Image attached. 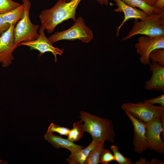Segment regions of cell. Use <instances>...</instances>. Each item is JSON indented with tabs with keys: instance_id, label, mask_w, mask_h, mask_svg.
<instances>
[{
	"instance_id": "1",
	"label": "cell",
	"mask_w": 164,
	"mask_h": 164,
	"mask_svg": "<svg viewBox=\"0 0 164 164\" xmlns=\"http://www.w3.org/2000/svg\"><path fill=\"white\" fill-rule=\"evenodd\" d=\"M82 0H58L49 9L42 11L39 16L41 26L48 33L53 32L56 27L63 21L70 19L74 22L76 19V9Z\"/></svg>"
},
{
	"instance_id": "2",
	"label": "cell",
	"mask_w": 164,
	"mask_h": 164,
	"mask_svg": "<svg viewBox=\"0 0 164 164\" xmlns=\"http://www.w3.org/2000/svg\"><path fill=\"white\" fill-rule=\"evenodd\" d=\"M80 114V121L84 122L81 124L82 129L89 133L93 139L104 142H114L116 134L111 121L83 111Z\"/></svg>"
},
{
	"instance_id": "3",
	"label": "cell",
	"mask_w": 164,
	"mask_h": 164,
	"mask_svg": "<svg viewBox=\"0 0 164 164\" xmlns=\"http://www.w3.org/2000/svg\"><path fill=\"white\" fill-rule=\"evenodd\" d=\"M138 21L135 19L132 29L121 40L141 34L149 36L164 35V10L148 15Z\"/></svg>"
},
{
	"instance_id": "4",
	"label": "cell",
	"mask_w": 164,
	"mask_h": 164,
	"mask_svg": "<svg viewBox=\"0 0 164 164\" xmlns=\"http://www.w3.org/2000/svg\"><path fill=\"white\" fill-rule=\"evenodd\" d=\"M48 39L52 44L64 40H78L88 43L93 39V34L91 30L86 25L84 19L80 16L76 19L74 25L69 29L55 32Z\"/></svg>"
},
{
	"instance_id": "5",
	"label": "cell",
	"mask_w": 164,
	"mask_h": 164,
	"mask_svg": "<svg viewBox=\"0 0 164 164\" xmlns=\"http://www.w3.org/2000/svg\"><path fill=\"white\" fill-rule=\"evenodd\" d=\"M22 1L24 7V13L13 30L15 44L18 46L22 42L35 40L39 36L38 30L39 26L33 24L29 19L31 2L29 0H22Z\"/></svg>"
},
{
	"instance_id": "6",
	"label": "cell",
	"mask_w": 164,
	"mask_h": 164,
	"mask_svg": "<svg viewBox=\"0 0 164 164\" xmlns=\"http://www.w3.org/2000/svg\"><path fill=\"white\" fill-rule=\"evenodd\" d=\"M121 108L145 123L157 117H164V106L155 105L144 101L124 103L121 105Z\"/></svg>"
},
{
	"instance_id": "7",
	"label": "cell",
	"mask_w": 164,
	"mask_h": 164,
	"mask_svg": "<svg viewBox=\"0 0 164 164\" xmlns=\"http://www.w3.org/2000/svg\"><path fill=\"white\" fill-rule=\"evenodd\" d=\"M137 53L140 56L141 63L149 65L150 53L154 50L164 49V35L157 36H142L138 39L135 45Z\"/></svg>"
},
{
	"instance_id": "8",
	"label": "cell",
	"mask_w": 164,
	"mask_h": 164,
	"mask_svg": "<svg viewBox=\"0 0 164 164\" xmlns=\"http://www.w3.org/2000/svg\"><path fill=\"white\" fill-rule=\"evenodd\" d=\"M146 125V137L149 149L162 154L164 153V143L161 135L164 138V125L161 118L157 117L145 123Z\"/></svg>"
},
{
	"instance_id": "9",
	"label": "cell",
	"mask_w": 164,
	"mask_h": 164,
	"mask_svg": "<svg viewBox=\"0 0 164 164\" xmlns=\"http://www.w3.org/2000/svg\"><path fill=\"white\" fill-rule=\"evenodd\" d=\"M15 25H11L9 29L0 37V63L4 68L12 63L14 59L13 52L18 46L15 44L13 33Z\"/></svg>"
},
{
	"instance_id": "10",
	"label": "cell",
	"mask_w": 164,
	"mask_h": 164,
	"mask_svg": "<svg viewBox=\"0 0 164 164\" xmlns=\"http://www.w3.org/2000/svg\"><path fill=\"white\" fill-rule=\"evenodd\" d=\"M45 29L41 26L39 29V36L38 38L33 40L22 42L19 43L18 46H25L29 47L31 50H38L39 54V56L47 52L51 53L54 57V61H57V55L61 56L63 53L64 49H60L58 47L53 46L46 36Z\"/></svg>"
},
{
	"instance_id": "11",
	"label": "cell",
	"mask_w": 164,
	"mask_h": 164,
	"mask_svg": "<svg viewBox=\"0 0 164 164\" xmlns=\"http://www.w3.org/2000/svg\"><path fill=\"white\" fill-rule=\"evenodd\" d=\"M125 112L133 126V144L134 150L138 153H142L149 149L146 135V124L134 117L129 112L127 111Z\"/></svg>"
},
{
	"instance_id": "12",
	"label": "cell",
	"mask_w": 164,
	"mask_h": 164,
	"mask_svg": "<svg viewBox=\"0 0 164 164\" xmlns=\"http://www.w3.org/2000/svg\"><path fill=\"white\" fill-rule=\"evenodd\" d=\"M149 66L152 75L151 78L145 82V89L164 93V67L154 62H150Z\"/></svg>"
},
{
	"instance_id": "13",
	"label": "cell",
	"mask_w": 164,
	"mask_h": 164,
	"mask_svg": "<svg viewBox=\"0 0 164 164\" xmlns=\"http://www.w3.org/2000/svg\"><path fill=\"white\" fill-rule=\"evenodd\" d=\"M113 0L115 2L114 5L117 6V9L114 10V11L115 12H123L124 15V19L116 29V36H119L120 29L128 20L132 19L141 20L148 15L142 10L132 7L121 0Z\"/></svg>"
},
{
	"instance_id": "14",
	"label": "cell",
	"mask_w": 164,
	"mask_h": 164,
	"mask_svg": "<svg viewBox=\"0 0 164 164\" xmlns=\"http://www.w3.org/2000/svg\"><path fill=\"white\" fill-rule=\"evenodd\" d=\"M45 139L51 143L55 148H63L69 150L70 152H73L85 147L76 144L67 139H64L56 135L46 132L44 135Z\"/></svg>"
},
{
	"instance_id": "15",
	"label": "cell",
	"mask_w": 164,
	"mask_h": 164,
	"mask_svg": "<svg viewBox=\"0 0 164 164\" xmlns=\"http://www.w3.org/2000/svg\"><path fill=\"white\" fill-rule=\"evenodd\" d=\"M99 141L93 139L92 142L86 148L80 149L71 152L67 161L70 164H84L89 153L97 145Z\"/></svg>"
},
{
	"instance_id": "16",
	"label": "cell",
	"mask_w": 164,
	"mask_h": 164,
	"mask_svg": "<svg viewBox=\"0 0 164 164\" xmlns=\"http://www.w3.org/2000/svg\"><path fill=\"white\" fill-rule=\"evenodd\" d=\"M127 5L133 7H137L148 15L164 10L149 5L143 0H121Z\"/></svg>"
},
{
	"instance_id": "17",
	"label": "cell",
	"mask_w": 164,
	"mask_h": 164,
	"mask_svg": "<svg viewBox=\"0 0 164 164\" xmlns=\"http://www.w3.org/2000/svg\"><path fill=\"white\" fill-rule=\"evenodd\" d=\"M24 10V5L22 3L11 11L0 15L10 25H15L22 18Z\"/></svg>"
},
{
	"instance_id": "18",
	"label": "cell",
	"mask_w": 164,
	"mask_h": 164,
	"mask_svg": "<svg viewBox=\"0 0 164 164\" xmlns=\"http://www.w3.org/2000/svg\"><path fill=\"white\" fill-rule=\"evenodd\" d=\"M104 142L99 141L96 146L89 153L84 164H98L102 149L104 148Z\"/></svg>"
},
{
	"instance_id": "19",
	"label": "cell",
	"mask_w": 164,
	"mask_h": 164,
	"mask_svg": "<svg viewBox=\"0 0 164 164\" xmlns=\"http://www.w3.org/2000/svg\"><path fill=\"white\" fill-rule=\"evenodd\" d=\"M81 124L80 121L73 123V128L70 130L67 136V139L69 140L74 142L79 141L83 137L84 132L82 129Z\"/></svg>"
},
{
	"instance_id": "20",
	"label": "cell",
	"mask_w": 164,
	"mask_h": 164,
	"mask_svg": "<svg viewBox=\"0 0 164 164\" xmlns=\"http://www.w3.org/2000/svg\"><path fill=\"white\" fill-rule=\"evenodd\" d=\"M149 58L152 62L156 63L161 66L164 67V49L154 50L150 53Z\"/></svg>"
},
{
	"instance_id": "21",
	"label": "cell",
	"mask_w": 164,
	"mask_h": 164,
	"mask_svg": "<svg viewBox=\"0 0 164 164\" xmlns=\"http://www.w3.org/2000/svg\"><path fill=\"white\" fill-rule=\"evenodd\" d=\"M20 4L12 0H0V15L11 11Z\"/></svg>"
},
{
	"instance_id": "22",
	"label": "cell",
	"mask_w": 164,
	"mask_h": 164,
	"mask_svg": "<svg viewBox=\"0 0 164 164\" xmlns=\"http://www.w3.org/2000/svg\"><path fill=\"white\" fill-rule=\"evenodd\" d=\"M118 147L115 145H111V149L114 154L115 161L118 164H132L130 159L125 157L118 150Z\"/></svg>"
},
{
	"instance_id": "23",
	"label": "cell",
	"mask_w": 164,
	"mask_h": 164,
	"mask_svg": "<svg viewBox=\"0 0 164 164\" xmlns=\"http://www.w3.org/2000/svg\"><path fill=\"white\" fill-rule=\"evenodd\" d=\"M113 161H115L114 155L109 150L104 148L102 149L100 155L99 163L108 164Z\"/></svg>"
},
{
	"instance_id": "24",
	"label": "cell",
	"mask_w": 164,
	"mask_h": 164,
	"mask_svg": "<svg viewBox=\"0 0 164 164\" xmlns=\"http://www.w3.org/2000/svg\"><path fill=\"white\" fill-rule=\"evenodd\" d=\"M70 130L68 128L62 127L52 123L48 127L47 132L51 133L56 132L61 135L67 136Z\"/></svg>"
},
{
	"instance_id": "25",
	"label": "cell",
	"mask_w": 164,
	"mask_h": 164,
	"mask_svg": "<svg viewBox=\"0 0 164 164\" xmlns=\"http://www.w3.org/2000/svg\"><path fill=\"white\" fill-rule=\"evenodd\" d=\"M144 102L153 104H159L161 106H164V94H162L156 97L145 99Z\"/></svg>"
},
{
	"instance_id": "26",
	"label": "cell",
	"mask_w": 164,
	"mask_h": 164,
	"mask_svg": "<svg viewBox=\"0 0 164 164\" xmlns=\"http://www.w3.org/2000/svg\"><path fill=\"white\" fill-rule=\"evenodd\" d=\"M10 26V25L6 22L0 15V33L2 34L8 30Z\"/></svg>"
},
{
	"instance_id": "27",
	"label": "cell",
	"mask_w": 164,
	"mask_h": 164,
	"mask_svg": "<svg viewBox=\"0 0 164 164\" xmlns=\"http://www.w3.org/2000/svg\"><path fill=\"white\" fill-rule=\"evenodd\" d=\"M154 6L159 9H164V0H157Z\"/></svg>"
},
{
	"instance_id": "28",
	"label": "cell",
	"mask_w": 164,
	"mask_h": 164,
	"mask_svg": "<svg viewBox=\"0 0 164 164\" xmlns=\"http://www.w3.org/2000/svg\"><path fill=\"white\" fill-rule=\"evenodd\" d=\"M134 164H150V162L147 161L144 158H140L139 160L137 161Z\"/></svg>"
},
{
	"instance_id": "29",
	"label": "cell",
	"mask_w": 164,
	"mask_h": 164,
	"mask_svg": "<svg viewBox=\"0 0 164 164\" xmlns=\"http://www.w3.org/2000/svg\"><path fill=\"white\" fill-rule=\"evenodd\" d=\"M163 164L164 163L162 161L157 159H152L150 162V164Z\"/></svg>"
},
{
	"instance_id": "30",
	"label": "cell",
	"mask_w": 164,
	"mask_h": 164,
	"mask_svg": "<svg viewBox=\"0 0 164 164\" xmlns=\"http://www.w3.org/2000/svg\"><path fill=\"white\" fill-rule=\"evenodd\" d=\"M98 3L101 5L107 6L109 4V0H96Z\"/></svg>"
},
{
	"instance_id": "31",
	"label": "cell",
	"mask_w": 164,
	"mask_h": 164,
	"mask_svg": "<svg viewBox=\"0 0 164 164\" xmlns=\"http://www.w3.org/2000/svg\"><path fill=\"white\" fill-rule=\"evenodd\" d=\"M147 4L151 6H154L157 0H143Z\"/></svg>"
},
{
	"instance_id": "32",
	"label": "cell",
	"mask_w": 164,
	"mask_h": 164,
	"mask_svg": "<svg viewBox=\"0 0 164 164\" xmlns=\"http://www.w3.org/2000/svg\"><path fill=\"white\" fill-rule=\"evenodd\" d=\"M67 2H69L71 1L72 0H66Z\"/></svg>"
},
{
	"instance_id": "33",
	"label": "cell",
	"mask_w": 164,
	"mask_h": 164,
	"mask_svg": "<svg viewBox=\"0 0 164 164\" xmlns=\"http://www.w3.org/2000/svg\"><path fill=\"white\" fill-rule=\"evenodd\" d=\"M2 161L0 159V164L2 163Z\"/></svg>"
},
{
	"instance_id": "34",
	"label": "cell",
	"mask_w": 164,
	"mask_h": 164,
	"mask_svg": "<svg viewBox=\"0 0 164 164\" xmlns=\"http://www.w3.org/2000/svg\"><path fill=\"white\" fill-rule=\"evenodd\" d=\"M2 34L0 33V37L1 36V35H2Z\"/></svg>"
}]
</instances>
